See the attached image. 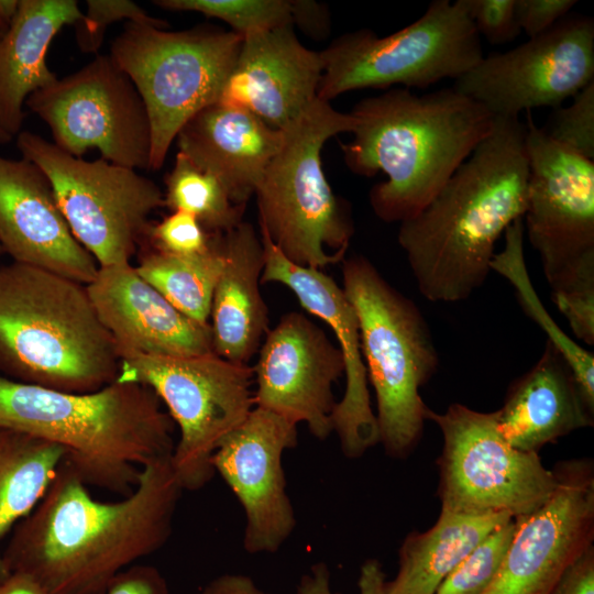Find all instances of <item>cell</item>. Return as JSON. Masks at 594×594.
Here are the masks:
<instances>
[{
	"mask_svg": "<svg viewBox=\"0 0 594 594\" xmlns=\"http://www.w3.org/2000/svg\"><path fill=\"white\" fill-rule=\"evenodd\" d=\"M182 493L170 457L144 465L133 491L117 502L94 498L64 460L15 526L3 562L52 594H105L120 572L166 543Z\"/></svg>",
	"mask_w": 594,
	"mask_h": 594,
	"instance_id": "obj_1",
	"label": "cell"
},
{
	"mask_svg": "<svg viewBox=\"0 0 594 594\" xmlns=\"http://www.w3.org/2000/svg\"><path fill=\"white\" fill-rule=\"evenodd\" d=\"M525 135L519 118L495 117L433 199L400 222L398 243L428 300H465L486 280L497 240L526 210Z\"/></svg>",
	"mask_w": 594,
	"mask_h": 594,
	"instance_id": "obj_2",
	"label": "cell"
},
{
	"mask_svg": "<svg viewBox=\"0 0 594 594\" xmlns=\"http://www.w3.org/2000/svg\"><path fill=\"white\" fill-rule=\"evenodd\" d=\"M353 139L341 144L351 172L372 177L370 204L385 222H403L424 209L491 133L495 117L453 87L417 95L393 88L359 101Z\"/></svg>",
	"mask_w": 594,
	"mask_h": 594,
	"instance_id": "obj_3",
	"label": "cell"
},
{
	"mask_svg": "<svg viewBox=\"0 0 594 594\" xmlns=\"http://www.w3.org/2000/svg\"><path fill=\"white\" fill-rule=\"evenodd\" d=\"M0 427L52 442L87 486L121 495L147 463L172 457L175 424L146 385L113 381L68 393L0 375Z\"/></svg>",
	"mask_w": 594,
	"mask_h": 594,
	"instance_id": "obj_4",
	"label": "cell"
},
{
	"mask_svg": "<svg viewBox=\"0 0 594 594\" xmlns=\"http://www.w3.org/2000/svg\"><path fill=\"white\" fill-rule=\"evenodd\" d=\"M120 360L85 284L14 262L0 266L1 376L90 393L116 381Z\"/></svg>",
	"mask_w": 594,
	"mask_h": 594,
	"instance_id": "obj_5",
	"label": "cell"
},
{
	"mask_svg": "<svg viewBox=\"0 0 594 594\" xmlns=\"http://www.w3.org/2000/svg\"><path fill=\"white\" fill-rule=\"evenodd\" d=\"M343 290L359 320L367 380L372 384L380 442L392 458L418 443L426 410L419 389L433 376L439 355L416 304L392 286L362 255L342 261Z\"/></svg>",
	"mask_w": 594,
	"mask_h": 594,
	"instance_id": "obj_6",
	"label": "cell"
},
{
	"mask_svg": "<svg viewBox=\"0 0 594 594\" xmlns=\"http://www.w3.org/2000/svg\"><path fill=\"white\" fill-rule=\"evenodd\" d=\"M355 119L318 97L284 132L255 194L260 228L293 263L322 270L344 260L354 226L322 169L321 150Z\"/></svg>",
	"mask_w": 594,
	"mask_h": 594,
	"instance_id": "obj_7",
	"label": "cell"
},
{
	"mask_svg": "<svg viewBox=\"0 0 594 594\" xmlns=\"http://www.w3.org/2000/svg\"><path fill=\"white\" fill-rule=\"evenodd\" d=\"M242 37L197 26L167 31L128 21L113 40L110 57L134 84L152 132L150 169H160L180 129L217 103L235 65Z\"/></svg>",
	"mask_w": 594,
	"mask_h": 594,
	"instance_id": "obj_8",
	"label": "cell"
},
{
	"mask_svg": "<svg viewBox=\"0 0 594 594\" xmlns=\"http://www.w3.org/2000/svg\"><path fill=\"white\" fill-rule=\"evenodd\" d=\"M320 55L317 97L328 102L355 89L455 80L484 56L465 0H433L419 19L384 37L369 29L345 33Z\"/></svg>",
	"mask_w": 594,
	"mask_h": 594,
	"instance_id": "obj_9",
	"label": "cell"
},
{
	"mask_svg": "<svg viewBox=\"0 0 594 594\" xmlns=\"http://www.w3.org/2000/svg\"><path fill=\"white\" fill-rule=\"evenodd\" d=\"M116 380L148 386L165 405L179 429L170 463L183 491H197L211 481L215 451L255 407L253 367L215 352L123 355Z\"/></svg>",
	"mask_w": 594,
	"mask_h": 594,
	"instance_id": "obj_10",
	"label": "cell"
},
{
	"mask_svg": "<svg viewBox=\"0 0 594 594\" xmlns=\"http://www.w3.org/2000/svg\"><path fill=\"white\" fill-rule=\"evenodd\" d=\"M524 229L552 300L594 296V161L553 141L526 112Z\"/></svg>",
	"mask_w": 594,
	"mask_h": 594,
	"instance_id": "obj_11",
	"label": "cell"
},
{
	"mask_svg": "<svg viewBox=\"0 0 594 594\" xmlns=\"http://www.w3.org/2000/svg\"><path fill=\"white\" fill-rule=\"evenodd\" d=\"M16 146L46 175L72 233L99 267L131 263L151 213L165 206L161 188L136 169L73 156L30 131L18 134Z\"/></svg>",
	"mask_w": 594,
	"mask_h": 594,
	"instance_id": "obj_12",
	"label": "cell"
},
{
	"mask_svg": "<svg viewBox=\"0 0 594 594\" xmlns=\"http://www.w3.org/2000/svg\"><path fill=\"white\" fill-rule=\"evenodd\" d=\"M443 437L438 460L441 509L470 514L525 516L540 507L556 487L553 470L538 453L510 446L497 425V411L451 404L444 413L426 410Z\"/></svg>",
	"mask_w": 594,
	"mask_h": 594,
	"instance_id": "obj_13",
	"label": "cell"
},
{
	"mask_svg": "<svg viewBox=\"0 0 594 594\" xmlns=\"http://www.w3.org/2000/svg\"><path fill=\"white\" fill-rule=\"evenodd\" d=\"M26 107L50 128L53 143L80 157L97 148L102 158L150 169L152 132L146 107L110 55L33 92Z\"/></svg>",
	"mask_w": 594,
	"mask_h": 594,
	"instance_id": "obj_14",
	"label": "cell"
},
{
	"mask_svg": "<svg viewBox=\"0 0 594 594\" xmlns=\"http://www.w3.org/2000/svg\"><path fill=\"white\" fill-rule=\"evenodd\" d=\"M594 81V21L566 15L521 45L483 58L453 88L494 117L518 118L538 107L562 106Z\"/></svg>",
	"mask_w": 594,
	"mask_h": 594,
	"instance_id": "obj_15",
	"label": "cell"
},
{
	"mask_svg": "<svg viewBox=\"0 0 594 594\" xmlns=\"http://www.w3.org/2000/svg\"><path fill=\"white\" fill-rule=\"evenodd\" d=\"M556 487L517 526L495 579L482 594H548L594 539V468L573 459L553 469Z\"/></svg>",
	"mask_w": 594,
	"mask_h": 594,
	"instance_id": "obj_16",
	"label": "cell"
},
{
	"mask_svg": "<svg viewBox=\"0 0 594 594\" xmlns=\"http://www.w3.org/2000/svg\"><path fill=\"white\" fill-rule=\"evenodd\" d=\"M297 440V425L254 407L213 453L215 473L243 508V548L251 554L276 552L296 526L282 460Z\"/></svg>",
	"mask_w": 594,
	"mask_h": 594,
	"instance_id": "obj_17",
	"label": "cell"
},
{
	"mask_svg": "<svg viewBox=\"0 0 594 594\" xmlns=\"http://www.w3.org/2000/svg\"><path fill=\"white\" fill-rule=\"evenodd\" d=\"M255 407L272 411L324 440L333 431L332 386L344 374L343 355L301 312H287L265 334L253 366Z\"/></svg>",
	"mask_w": 594,
	"mask_h": 594,
	"instance_id": "obj_18",
	"label": "cell"
},
{
	"mask_svg": "<svg viewBox=\"0 0 594 594\" xmlns=\"http://www.w3.org/2000/svg\"><path fill=\"white\" fill-rule=\"evenodd\" d=\"M260 237L264 249L261 283H278L289 288L300 306L326 322L338 340L344 361L345 389L331 416L332 430L344 455L360 458L380 442V433L371 406L356 312L343 288L330 276L321 270L290 262L262 230Z\"/></svg>",
	"mask_w": 594,
	"mask_h": 594,
	"instance_id": "obj_19",
	"label": "cell"
},
{
	"mask_svg": "<svg viewBox=\"0 0 594 594\" xmlns=\"http://www.w3.org/2000/svg\"><path fill=\"white\" fill-rule=\"evenodd\" d=\"M0 245L14 263L81 284L99 270L76 240L46 175L33 163L0 155Z\"/></svg>",
	"mask_w": 594,
	"mask_h": 594,
	"instance_id": "obj_20",
	"label": "cell"
},
{
	"mask_svg": "<svg viewBox=\"0 0 594 594\" xmlns=\"http://www.w3.org/2000/svg\"><path fill=\"white\" fill-rule=\"evenodd\" d=\"M121 356H195L213 352L210 324L177 310L131 263L99 267L86 285Z\"/></svg>",
	"mask_w": 594,
	"mask_h": 594,
	"instance_id": "obj_21",
	"label": "cell"
},
{
	"mask_svg": "<svg viewBox=\"0 0 594 594\" xmlns=\"http://www.w3.org/2000/svg\"><path fill=\"white\" fill-rule=\"evenodd\" d=\"M322 72L320 53L299 42L293 24L253 34L242 40L218 102L285 130L317 98Z\"/></svg>",
	"mask_w": 594,
	"mask_h": 594,
	"instance_id": "obj_22",
	"label": "cell"
},
{
	"mask_svg": "<svg viewBox=\"0 0 594 594\" xmlns=\"http://www.w3.org/2000/svg\"><path fill=\"white\" fill-rule=\"evenodd\" d=\"M283 130L246 109L213 103L178 132V152L213 175L230 199L245 206L279 150Z\"/></svg>",
	"mask_w": 594,
	"mask_h": 594,
	"instance_id": "obj_23",
	"label": "cell"
},
{
	"mask_svg": "<svg viewBox=\"0 0 594 594\" xmlns=\"http://www.w3.org/2000/svg\"><path fill=\"white\" fill-rule=\"evenodd\" d=\"M496 411L506 441L535 453L563 436L593 426L594 415L573 371L549 341L535 365L510 385L504 405Z\"/></svg>",
	"mask_w": 594,
	"mask_h": 594,
	"instance_id": "obj_24",
	"label": "cell"
},
{
	"mask_svg": "<svg viewBox=\"0 0 594 594\" xmlns=\"http://www.w3.org/2000/svg\"><path fill=\"white\" fill-rule=\"evenodd\" d=\"M222 252L209 322L213 352L248 364L268 331V310L260 290L264 249L253 226L242 221L222 233Z\"/></svg>",
	"mask_w": 594,
	"mask_h": 594,
	"instance_id": "obj_25",
	"label": "cell"
},
{
	"mask_svg": "<svg viewBox=\"0 0 594 594\" xmlns=\"http://www.w3.org/2000/svg\"><path fill=\"white\" fill-rule=\"evenodd\" d=\"M81 14L75 0H20L0 37V124L12 138L20 133L26 99L58 79L46 64L51 42Z\"/></svg>",
	"mask_w": 594,
	"mask_h": 594,
	"instance_id": "obj_26",
	"label": "cell"
},
{
	"mask_svg": "<svg viewBox=\"0 0 594 594\" xmlns=\"http://www.w3.org/2000/svg\"><path fill=\"white\" fill-rule=\"evenodd\" d=\"M514 517L442 510L424 532L409 534L399 549L395 579L386 594H436L443 580L494 529Z\"/></svg>",
	"mask_w": 594,
	"mask_h": 594,
	"instance_id": "obj_27",
	"label": "cell"
},
{
	"mask_svg": "<svg viewBox=\"0 0 594 594\" xmlns=\"http://www.w3.org/2000/svg\"><path fill=\"white\" fill-rule=\"evenodd\" d=\"M65 455L52 442L0 427V542L38 504ZM9 574L0 551V583Z\"/></svg>",
	"mask_w": 594,
	"mask_h": 594,
	"instance_id": "obj_28",
	"label": "cell"
},
{
	"mask_svg": "<svg viewBox=\"0 0 594 594\" xmlns=\"http://www.w3.org/2000/svg\"><path fill=\"white\" fill-rule=\"evenodd\" d=\"M223 263L222 233H218L212 234L211 245L204 253L176 255L153 250L135 268L177 310L200 324H209Z\"/></svg>",
	"mask_w": 594,
	"mask_h": 594,
	"instance_id": "obj_29",
	"label": "cell"
},
{
	"mask_svg": "<svg viewBox=\"0 0 594 594\" xmlns=\"http://www.w3.org/2000/svg\"><path fill=\"white\" fill-rule=\"evenodd\" d=\"M504 237V249L495 253L491 271L504 276L514 286L521 308L547 334V341L565 359L587 404L594 408V355L561 330L538 297L524 256L522 218L516 219L506 229Z\"/></svg>",
	"mask_w": 594,
	"mask_h": 594,
	"instance_id": "obj_30",
	"label": "cell"
},
{
	"mask_svg": "<svg viewBox=\"0 0 594 594\" xmlns=\"http://www.w3.org/2000/svg\"><path fill=\"white\" fill-rule=\"evenodd\" d=\"M165 184V206L193 215L208 233H226L242 222L245 206L235 205L213 175L182 152L177 153Z\"/></svg>",
	"mask_w": 594,
	"mask_h": 594,
	"instance_id": "obj_31",
	"label": "cell"
},
{
	"mask_svg": "<svg viewBox=\"0 0 594 594\" xmlns=\"http://www.w3.org/2000/svg\"><path fill=\"white\" fill-rule=\"evenodd\" d=\"M161 8L194 11L230 25L242 38L293 24V3L287 0H156Z\"/></svg>",
	"mask_w": 594,
	"mask_h": 594,
	"instance_id": "obj_32",
	"label": "cell"
},
{
	"mask_svg": "<svg viewBox=\"0 0 594 594\" xmlns=\"http://www.w3.org/2000/svg\"><path fill=\"white\" fill-rule=\"evenodd\" d=\"M516 526V518H512L487 535L443 580L436 594H482L499 571Z\"/></svg>",
	"mask_w": 594,
	"mask_h": 594,
	"instance_id": "obj_33",
	"label": "cell"
},
{
	"mask_svg": "<svg viewBox=\"0 0 594 594\" xmlns=\"http://www.w3.org/2000/svg\"><path fill=\"white\" fill-rule=\"evenodd\" d=\"M543 131L557 143L588 160L594 158V81L574 97L571 105L558 107Z\"/></svg>",
	"mask_w": 594,
	"mask_h": 594,
	"instance_id": "obj_34",
	"label": "cell"
},
{
	"mask_svg": "<svg viewBox=\"0 0 594 594\" xmlns=\"http://www.w3.org/2000/svg\"><path fill=\"white\" fill-rule=\"evenodd\" d=\"M86 13L74 24L79 48L85 53H96L102 44L107 28L118 21L127 20L166 29L165 20L147 14L130 0H87Z\"/></svg>",
	"mask_w": 594,
	"mask_h": 594,
	"instance_id": "obj_35",
	"label": "cell"
},
{
	"mask_svg": "<svg viewBox=\"0 0 594 594\" xmlns=\"http://www.w3.org/2000/svg\"><path fill=\"white\" fill-rule=\"evenodd\" d=\"M147 239L153 250L191 255L209 250L212 234L208 233L193 215L176 210L161 222L151 224Z\"/></svg>",
	"mask_w": 594,
	"mask_h": 594,
	"instance_id": "obj_36",
	"label": "cell"
},
{
	"mask_svg": "<svg viewBox=\"0 0 594 594\" xmlns=\"http://www.w3.org/2000/svg\"><path fill=\"white\" fill-rule=\"evenodd\" d=\"M470 19L480 37L494 45L515 40L520 33L516 0H465Z\"/></svg>",
	"mask_w": 594,
	"mask_h": 594,
	"instance_id": "obj_37",
	"label": "cell"
},
{
	"mask_svg": "<svg viewBox=\"0 0 594 594\" xmlns=\"http://www.w3.org/2000/svg\"><path fill=\"white\" fill-rule=\"evenodd\" d=\"M576 0H516V15L521 32L538 36L565 18Z\"/></svg>",
	"mask_w": 594,
	"mask_h": 594,
	"instance_id": "obj_38",
	"label": "cell"
},
{
	"mask_svg": "<svg viewBox=\"0 0 594 594\" xmlns=\"http://www.w3.org/2000/svg\"><path fill=\"white\" fill-rule=\"evenodd\" d=\"M105 594H168V585L157 568L133 564L112 580Z\"/></svg>",
	"mask_w": 594,
	"mask_h": 594,
	"instance_id": "obj_39",
	"label": "cell"
},
{
	"mask_svg": "<svg viewBox=\"0 0 594 594\" xmlns=\"http://www.w3.org/2000/svg\"><path fill=\"white\" fill-rule=\"evenodd\" d=\"M548 594H594L593 547L563 572Z\"/></svg>",
	"mask_w": 594,
	"mask_h": 594,
	"instance_id": "obj_40",
	"label": "cell"
},
{
	"mask_svg": "<svg viewBox=\"0 0 594 594\" xmlns=\"http://www.w3.org/2000/svg\"><path fill=\"white\" fill-rule=\"evenodd\" d=\"M194 594H268L261 590L248 575L228 573L222 574Z\"/></svg>",
	"mask_w": 594,
	"mask_h": 594,
	"instance_id": "obj_41",
	"label": "cell"
},
{
	"mask_svg": "<svg viewBox=\"0 0 594 594\" xmlns=\"http://www.w3.org/2000/svg\"><path fill=\"white\" fill-rule=\"evenodd\" d=\"M293 3V22L295 21L305 32L314 35L321 34L326 30L328 32L327 12H323V7L314 1H292Z\"/></svg>",
	"mask_w": 594,
	"mask_h": 594,
	"instance_id": "obj_42",
	"label": "cell"
},
{
	"mask_svg": "<svg viewBox=\"0 0 594 594\" xmlns=\"http://www.w3.org/2000/svg\"><path fill=\"white\" fill-rule=\"evenodd\" d=\"M297 594H338L331 590L330 572L326 563L314 564L309 572L301 576Z\"/></svg>",
	"mask_w": 594,
	"mask_h": 594,
	"instance_id": "obj_43",
	"label": "cell"
},
{
	"mask_svg": "<svg viewBox=\"0 0 594 594\" xmlns=\"http://www.w3.org/2000/svg\"><path fill=\"white\" fill-rule=\"evenodd\" d=\"M385 574L381 563L375 559L366 560L358 580L359 594H386Z\"/></svg>",
	"mask_w": 594,
	"mask_h": 594,
	"instance_id": "obj_44",
	"label": "cell"
},
{
	"mask_svg": "<svg viewBox=\"0 0 594 594\" xmlns=\"http://www.w3.org/2000/svg\"><path fill=\"white\" fill-rule=\"evenodd\" d=\"M0 594H52L36 579L24 572H10L0 583Z\"/></svg>",
	"mask_w": 594,
	"mask_h": 594,
	"instance_id": "obj_45",
	"label": "cell"
},
{
	"mask_svg": "<svg viewBox=\"0 0 594 594\" xmlns=\"http://www.w3.org/2000/svg\"><path fill=\"white\" fill-rule=\"evenodd\" d=\"M20 0H0V18L10 24L14 18Z\"/></svg>",
	"mask_w": 594,
	"mask_h": 594,
	"instance_id": "obj_46",
	"label": "cell"
},
{
	"mask_svg": "<svg viewBox=\"0 0 594 594\" xmlns=\"http://www.w3.org/2000/svg\"><path fill=\"white\" fill-rule=\"evenodd\" d=\"M12 136L0 124V145L10 142Z\"/></svg>",
	"mask_w": 594,
	"mask_h": 594,
	"instance_id": "obj_47",
	"label": "cell"
},
{
	"mask_svg": "<svg viewBox=\"0 0 594 594\" xmlns=\"http://www.w3.org/2000/svg\"><path fill=\"white\" fill-rule=\"evenodd\" d=\"M9 24L0 18V37L6 33Z\"/></svg>",
	"mask_w": 594,
	"mask_h": 594,
	"instance_id": "obj_48",
	"label": "cell"
},
{
	"mask_svg": "<svg viewBox=\"0 0 594 594\" xmlns=\"http://www.w3.org/2000/svg\"><path fill=\"white\" fill-rule=\"evenodd\" d=\"M2 253V249H1V245H0V254Z\"/></svg>",
	"mask_w": 594,
	"mask_h": 594,
	"instance_id": "obj_49",
	"label": "cell"
}]
</instances>
